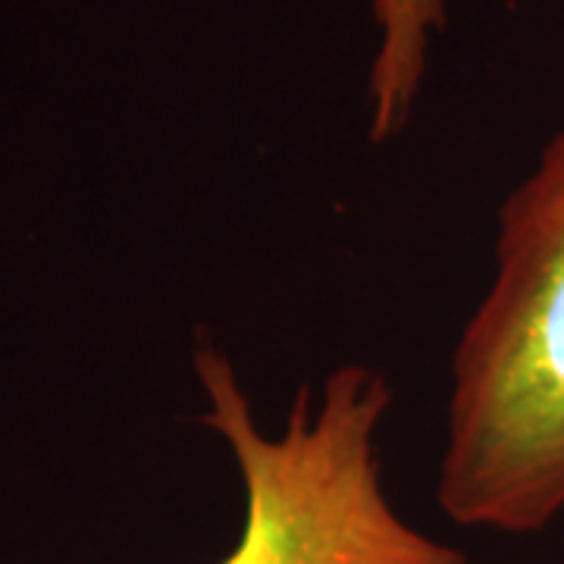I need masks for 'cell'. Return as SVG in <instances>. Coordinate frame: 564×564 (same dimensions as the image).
<instances>
[{"mask_svg":"<svg viewBox=\"0 0 564 564\" xmlns=\"http://www.w3.org/2000/svg\"><path fill=\"white\" fill-rule=\"evenodd\" d=\"M436 499L511 536L564 514V126L499 210L492 280L452 351Z\"/></svg>","mask_w":564,"mask_h":564,"instance_id":"1","label":"cell"},{"mask_svg":"<svg viewBox=\"0 0 564 564\" xmlns=\"http://www.w3.org/2000/svg\"><path fill=\"white\" fill-rule=\"evenodd\" d=\"M207 411L202 421L239 464L245 521L220 564H467L395 514L380 484L377 426L392 392L383 373L345 364L295 399L282 436H267L232 361L210 343L195 348Z\"/></svg>","mask_w":564,"mask_h":564,"instance_id":"2","label":"cell"},{"mask_svg":"<svg viewBox=\"0 0 564 564\" xmlns=\"http://www.w3.org/2000/svg\"><path fill=\"white\" fill-rule=\"evenodd\" d=\"M380 44L370 66V141L392 139L411 120L430 39L445 25V0H377Z\"/></svg>","mask_w":564,"mask_h":564,"instance_id":"3","label":"cell"}]
</instances>
